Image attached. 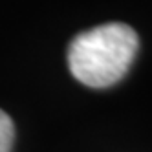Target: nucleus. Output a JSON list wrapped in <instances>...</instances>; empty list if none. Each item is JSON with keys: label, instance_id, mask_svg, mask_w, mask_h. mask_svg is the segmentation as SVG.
I'll list each match as a JSON object with an SVG mask.
<instances>
[{"label": "nucleus", "instance_id": "nucleus-1", "mask_svg": "<svg viewBox=\"0 0 152 152\" xmlns=\"http://www.w3.org/2000/svg\"><path fill=\"white\" fill-rule=\"evenodd\" d=\"M139 48L137 33L126 24L110 22L83 31L68 48V68L90 88H108L130 70Z\"/></svg>", "mask_w": 152, "mask_h": 152}, {"label": "nucleus", "instance_id": "nucleus-2", "mask_svg": "<svg viewBox=\"0 0 152 152\" xmlns=\"http://www.w3.org/2000/svg\"><path fill=\"white\" fill-rule=\"evenodd\" d=\"M13 143H15L13 119L4 110H0V152H11Z\"/></svg>", "mask_w": 152, "mask_h": 152}]
</instances>
